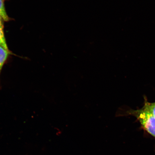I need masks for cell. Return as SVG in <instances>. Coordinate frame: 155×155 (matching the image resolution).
Masks as SVG:
<instances>
[{
    "label": "cell",
    "mask_w": 155,
    "mask_h": 155,
    "mask_svg": "<svg viewBox=\"0 0 155 155\" xmlns=\"http://www.w3.org/2000/svg\"><path fill=\"white\" fill-rule=\"evenodd\" d=\"M129 114L134 116L140 122L144 129L155 137V118L145 105L140 109L131 110Z\"/></svg>",
    "instance_id": "obj_1"
},
{
    "label": "cell",
    "mask_w": 155,
    "mask_h": 155,
    "mask_svg": "<svg viewBox=\"0 0 155 155\" xmlns=\"http://www.w3.org/2000/svg\"><path fill=\"white\" fill-rule=\"evenodd\" d=\"M11 54L10 51L0 46V75L3 66Z\"/></svg>",
    "instance_id": "obj_2"
},
{
    "label": "cell",
    "mask_w": 155,
    "mask_h": 155,
    "mask_svg": "<svg viewBox=\"0 0 155 155\" xmlns=\"http://www.w3.org/2000/svg\"><path fill=\"white\" fill-rule=\"evenodd\" d=\"M0 46L9 51L7 44L3 31V25H0Z\"/></svg>",
    "instance_id": "obj_3"
},
{
    "label": "cell",
    "mask_w": 155,
    "mask_h": 155,
    "mask_svg": "<svg viewBox=\"0 0 155 155\" xmlns=\"http://www.w3.org/2000/svg\"><path fill=\"white\" fill-rule=\"evenodd\" d=\"M5 1V0H0V15L2 17L4 21H9V18L5 11L4 5Z\"/></svg>",
    "instance_id": "obj_4"
},
{
    "label": "cell",
    "mask_w": 155,
    "mask_h": 155,
    "mask_svg": "<svg viewBox=\"0 0 155 155\" xmlns=\"http://www.w3.org/2000/svg\"><path fill=\"white\" fill-rule=\"evenodd\" d=\"M145 105L146 106L147 109L155 118V102L151 103L146 101L145 104Z\"/></svg>",
    "instance_id": "obj_5"
},
{
    "label": "cell",
    "mask_w": 155,
    "mask_h": 155,
    "mask_svg": "<svg viewBox=\"0 0 155 155\" xmlns=\"http://www.w3.org/2000/svg\"><path fill=\"white\" fill-rule=\"evenodd\" d=\"M3 19L2 17L0 15V25H3ZM4 21V20H3Z\"/></svg>",
    "instance_id": "obj_6"
}]
</instances>
